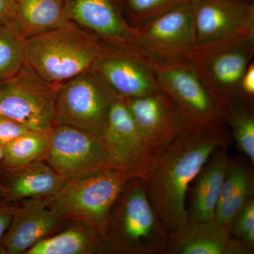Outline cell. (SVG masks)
I'll return each mask as SVG.
<instances>
[{
	"instance_id": "cell-1",
	"label": "cell",
	"mask_w": 254,
	"mask_h": 254,
	"mask_svg": "<svg viewBox=\"0 0 254 254\" xmlns=\"http://www.w3.org/2000/svg\"><path fill=\"white\" fill-rule=\"evenodd\" d=\"M228 144L223 127L191 126L159 154L145 182L150 201L168 232L188 220L190 185L214 152Z\"/></svg>"
},
{
	"instance_id": "cell-2",
	"label": "cell",
	"mask_w": 254,
	"mask_h": 254,
	"mask_svg": "<svg viewBox=\"0 0 254 254\" xmlns=\"http://www.w3.org/2000/svg\"><path fill=\"white\" fill-rule=\"evenodd\" d=\"M168 235L144 180H130L110 212L104 238L106 253L165 254Z\"/></svg>"
},
{
	"instance_id": "cell-3",
	"label": "cell",
	"mask_w": 254,
	"mask_h": 254,
	"mask_svg": "<svg viewBox=\"0 0 254 254\" xmlns=\"http://www.w3.org/2000/svg\"><path fill=\"white\" fill-rule=\"evenodd\" d=\"M105 46L97 37L69 23L26 39V63L56 88L91 69Z\"/></svg>"
},
{
	"instance_id": "cell-4",
	"label": "cell",
	"mask_w": 254,
	"mask_h": 254,
	"mask_svg": "<svg viewBox=\"0 0 254 254\" xmlns=\"http://www.w3.org/2000/svg\"><path fill=\"white\" fill-rule=\"evenodd\" d=\"M254 55V34H240L196 45L184 56L222 111L240 100V84Z\"/></svg>"
},
{
	"instance_id": "cell-5",
	"label": "cell",
	"mask_w": 254,
	"mask_h": 254,
	"mask_svg": "<svg viewBox=\"0 0 254 254\" xmlns=\"http://www.w3.org/2000/svg\"><path fill=\"white\" fill-rule=\"evenodd\" d=\"M129 180L120 171L107 169L85 178L66 180L58 193L43 201L66 220L94 229L104 240L110 212Z\"/></svg>"
},
{
	"instance_id": "cell-6",
	"label": "cell",
	"mask_w": 254,
	"mask_h": 254,
	"mask_svg": "<svg viewBox=\"0 0 254 254\" xmlns=\"http://www.w3.org/2000/svg\"><path fill=\"white\" fill-rule=\"evenodd\" d=\"M118 98L91 68L57 87L54 127H75L103 138L110 109Z\"/></svg>"
},
{
	"instance_id": "cell-7",
	"label": "cell",
	"mask_w": 254,
	"mask_h": 254,
	"mask_svg": "<svg viewBox=\"0 0 254 254\" xmlns=\"http://www.w3.org/2000/svg\"><path fill=\"white\" fill-rule=\"evenodd\" d=\"M157 83L192 126L223 127V111L190 62L150 59Z\"/></svg>"
},
{
	"instance_id": "cell-8",
	"label": "cell",
	"mask_w": 254,
	"mask_h": 254,
	"mask_svg": "<svg viewBox=\"0 0 254 254\" xmlns=\"http://www.w3.org/2000/svg\"><path fill=\"white\" fill-rule=\"evenodd\" d=\"M56 88L50 86L26 63L13 77L0 82V115L33 131L54 127Z\"/></svg>"
},
{
	"instance_id": "cell-9",
	"label": "cell",
	"mask_w": 254,
	"mask_h": 254,
	"mask_svg": "<svg viewBox=\"0 0 254 254\" xmlns=\"http://www.w3.org/2000/svg\"><path fill=\"white\" fill-rule=\"evenodd\" d=\"M103 140L110 169L129 180H146L158 156L145 143L123 98H117L112 105Z\"/></svg>"
},
{
	"instance_id": "cell-10",
	"label": "cell",
	"mask_w": 254,
	"mask_h": 254,
	"mask_svg": "<svg viewBox=\"0 0 254 254\" xmlns=\"http://www.w3.org/2000/svg\"><path fill=\"white\" fill-rule=\"evenodd\" d=\"M45 161L66 180H79L110 169L102 137L64 125L55 126L50 131Z\"/></svg>"
},
{
	"instance_id": "cell-11",
	"label": "cell",
	"mask_w": 254,
	"mask_h": 254,
	"mask_svg": "<svg viewBox=\"0 0 254 254\" xmlns=\"http://www.w3.org/2000/svg\"><path fill=\"white\" fill-rule=\"evenodd\" d=\"M123 100L145 143L157 156L192 126L173 98L161 89Z\"/></svg>"
},
{
	"instance_id": "cell-12",
	"label": "cell",
	"mask_w": 254,
	"mask_h": 254,
	"mask_svg": "<svg viewBox=\"0 0 254 254\" xmlns=\"http://www.w3.org/2000/svg\"><path fill=\"white\" fill-rule=\"evenodd\" d=\"M91 68L120 98H135L160 90L150 58L139 50L105 45Z\"/></svg>"
},
{
	"instance_id": "cell-13",
	"label": "cell",
	"mask_w": 254,
	"mask_h": 254,
	"mask_svg": "<svg viewBox=\"0 0 254 254\" xmlns=\"http://www.w3.org/2000/svg\"><path fill=\"white\" fill-rule=\"evenodd\" d=\"M134 28L138 49L150 59L182 58L195 46L194 24L188 0Z\"/></svg>"
},
{
	"instance_id": "cell-14",
	"label": "cell",
	"mask_w": 254,
	"mask_h": 254,
	"mask_svg": "<svg viewBox=\"0 0 254 254\" xmlns=\"http://www.w3.org/2000/svg\"><path fill=\"white\" fill-rule=\"evenodd\" d=\"M63 1L68 22L108 46L139 50L136 29L127 22L120 0Z\"/></svg>"
},
{
	"instance_id": "cell-15",
	"label": "cell",
	"mask_w": 254,
	"mask_h": 254,
	"mask_svg": "<svg viewBox=\"0 0 254 254\" xmlns=\"http://www.w3.org/2000/svg\"><path fill=\"white\" fill-rule=\"evenodd\" d=\"M195 43L205 44L240 34H254V4L247 0H188Z\"/></svg>"
},
{
	"instance_id": "cell-16",
	"label": "cell",
	"mask_w": 254,
	"mask_h": 254,
	"mask_svg": "<svg viewBox=\"0 0 254 254\" xmlns=\"http://www.w3.org/2000/svg\"><path fill=\"white\" fill-rule=\"evenodd\" d=\"M17 208L0 241L4 254H26L40 241L54 235L70 220L52 210L43 200L16 202Z\"/></svg>"
},
{
	"instance_id": "cell-17",
	"label": "cell",
	"mask_w": 254,
	"mask_h": 254,
	"mask_svg": "<svg viewBox=\"0 0 254 254\" xmlns=\"http://www.w3.org/2000/svg\"><path fill=\"white\" fill-rule=\"evenodd\" d=\"M227 147L223 145L215 150L192 182L190 201L187 206L188 220L208 221L214 219L231 159Z\"/></svg>"
},
{
	"instance_id": "cell-18",
	"label": "cell",
	"mask_w": 254,
	"mask_h": 254,
	"mask_svg": "<svg viewBox=\"0 0 254 254\" xmlns=\"http://www.w3.org/2000/svg\"><path fill=\"white\" fill-rule=\"evenodd\" d=\"M0 181L9 201L45 200L59 191L66 180L44 160L14 170H2Z\"/></svg>"
},
{
	"instance_id": "cell-19",
	"label": "cell",
	"mask_w": 254,
	"mask_h": 254,
	"mask_svg": "<svg viewBox=\"0 0 254 254\" xmlns=\"http://www.w3.org/2000/svg\"><path fill=\"white\" fill-rule=\"evenodd\" d=\"M230 238L229 230L215 219L187 220L169 232L165 254H223Z\"/></svg>"
},
{
	"instance_id": "cell-20",
	"label": "cell",
	"mask_w": 254,
	"mask_h": 254,
	"mask_svg": "<svg viewBox=\"0 0 254 254\" xmlns=\"http://www.w3.org/2000/svg\"><path fill=\"white\" fill-rule=\"evenodd\" d=\"M106 253L103 237L92 227L70 220L59 232L40 241L25 254Z\"/></svg>"
},
{
	"instance_id": "cell-21",
	"label": "cell",
	"mask_w": 254,
	"mask_h": 254,
	"mask_svg": "<svg viewBox=\"0 0 254 254\" xmlns=\"http://www.w3.org/2000/svg\"><path fill=\"white\" fill-rule=\"evenodd\" d=\"M16 3L13 28L26 39L69 23L63 0H16Z\"/></svg>"
},
{
	"instance_id": "cell-22",
	"label": "cell",
	"mask_w": 254,
	"mask_h": 254,
	"mask_svg": "<svg viewBox=\"0 0 254 254\" xmlns=\"http://www.w3.org/2000/svg\"><path fill=\"white\" fill-rule=\"evenodd\" d=\"M50 144V131L28 130L2 147L1 170H14L46 160Z\"/></svg>"
},
{
	"instance_id": "cell-23",
	"label": "cell",
	"mask_w": 254,
	"mask_h": 254,
	"mask_svg": "<svg viewBox=\"0 0 254 254\" xmlns=\"http://www.w3.org/2000/svg\"><path fill=\"white\" fill-rule=\"evenodd\" d=\"M224 120L231 127L239 150L254 164V103L235 102L224 111Z\"/></svg>"
},
{
	"instance_id": "cell-24",
	"label": "cell",
	"mask_w": 254,
	"mask_h": 254,
	"mask_svg": "<svg viewBox=\"0 0 254 254\" xmlns=\"http://www.w3.org/2000/svg\"><path fill=\"white\" fill-rule=\"evenodd\" d=\"M26 38L11 26H0V82L17 74L26 64Z\"/></svg>"
},
{
	"instance_id": "cell-25",
	"label": "cell",
	"mask_w": 254,
	"mask_h": 254,
	"mask_svg": "<svg viewBox=\"0 0 254 254\" xmlns=\"http://www.w3.org/2000/svg\"><path fill=\"white\" fill-rule=\"evenodd\" d=\"M187 0H120L127 22L136 28L168 12Z\"/></svg>"
},
{
	"instance_id": "cell-26",
	"label": "cell",
	"mask_w": 254,
	"mask_h": 254,
	"mask_svg": "<svg viewBox=\"0 0 254 254\" xmlns=\"http://www.w3.org/2000/svg\"><path fill=\"white\" fill-rule=\"evenodd\" d=\"M254 192V177H252L218 203L214 219L228 230L237 214L253 198Z\"/></svg>"
},
{
	"instance_id": "cell-27",
	"label": "cell",
	"mask_w": 254,
	"mask_h": 254,
	"mask_svg": "<svg viewBox=\"0 0 254 254\" xmlns=\"http://www.w3.org/2000/svg\"><path fill=\"white\" fill-rule=\"evenodd\" d=\"M228 230L230 237L242 241L254 251V197L237 214Z\"/></svg>"
},
{
	"instance_id": "cell-28",
	"label": "cell",
	"mask_w": 254,
	"mask_h": 254,
	"mask_svg": "<svg viewBox=\"0 0 254 254\" xmlns=\"http://www.w3.org/2000/svg\"><path fill=\"white\" fill-rule=\"evenodd\" d=\"M28 130L12 119L0 115V146L16 139Z\"/></svg>"
},
{
	"instance_id": "cell-29",
	"label": "cell",
	"mask_w": 254,
	"mask_h": 254,
	"mask_svg": "<svg viewBox=\"0 0 254 254\" xmlns=\"http://www.w3.org/2000/svg\"><path fill=\"white\" fill-rule=\"evenodd\" d=\"M241 101L254 103V63H252L247 66L242 76L240 84Z\"/></svg>"
},
{
	"instance_id": "cell-30",
	"label": "cell",
	"mask_w": 254,
	"mask_h": 254,
	"mask_svg": "<svg viewBox=\"0 0 254 254\" xmlns=\"http://www.w3.org/2000/svg\"><path fill=\"white\" fill-rule=\"evenodd\" d=\"M17 16L16 0H0V26L13 27Z\"/></svg>"
},
{
	"instance_id": "cell-31",
	"label": "cell",
	"mask_w": 254,
	"mask_h": 254,
	"mask_svg": "<svg viewBox=\"0 0 254 254\" xmlns=\"http://www.w3.org/2000/svg\"><path fill=\"white\" fill-rule=\"evenodd\" d=\"M16 208L17 203L15 202H0V241L9 227Z\"/></svg>"
},
{
	"instance_id": "cell-32",
	"label": "cell",
	"mask_w": 254,
	"mask_h": 254,
	"mask_svg": "<svg viewBox=\"0 0 254 254\" xmlns=\"http://www.w3.org/2000/svg\"><path fill=\"white\" fill-rule=\"evenodd\" d=\"M254 252L242 241L230 237L225 246L223 254H252Z\"/></svg>"
},
{
	"instance_id": "cell-33",
	"label": "cell",
	"mask_w": 254,
	"mask_h": 254,
	"mask_svg": "<svg viewBox=\"0 0 254 254\" xmlns=\"http://www.w3.org/2000/svg\"><path fill=\"white\" fill-rule=\"evenodd\" d=\"M1 158H2V147L0 146V161H1ZM1 201H9V200H7L4 187L0 181V202Z\"/></svg>"
},
{
	"instance_id": "cell-34",
	"label": "cell",
	"mask_w": 254,
	"mask_h": 254,
	"mask_svg": "<svg viewBox=\"0 0 254 254\" xmlns=\"http://www.w3.org/2000/svg\"><path fill=\"white\" fill-rule=\"evenodd\" d=\"M247 1H250V2H254V0H247Z\"/></svg>"
},
{
	"instance_id": "cell-35",
	"label": "cell",
	"mask_w": 254,
	"mask_h": 254,
	"mask_svg": "<svg viewBox=\"0 0 254 254\" xmlns=\"http://www.w3.org/2000/svg\"></svg>"
}]
</instances>
